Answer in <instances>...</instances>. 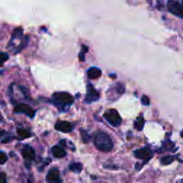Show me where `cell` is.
<instances>
[{"label": "cell", "instance_id": "obj_1", "mask_svg": "<svg viewBox=\"0 0 183 183\" xmlns=\"http://www.w3.org/2000/svg\"><path fill=\"white\" fill-rule=\"evenodd\" d=\"M95 145L96 148L102 152H110L113 148V143L110 136L105 132H99L95 137Z\"/></svg>", "mask_w": 183, "mask_h": 183}, {"label": "cell", "instance_id": "obj_2", "mask_svg": "<svg viewBox=\"0 0 183 183\" xmlns=\"http://www.w3.org/2000/svg\"><path fill=\"white\" fill-rule=\"evenodd\" d=\"M52 97L55 103L60 105H69L73 102V97L66 92H56Z\"/></svg>", "mask_w": 183, "mask_h": 183}, {"label": "cell", "instance_id": "obj_3", "mask_svg": "<svg viewBox=\"0 0 183 183\" xmlns=\"http://www.w3.org/2000/svg\"><path fill=\"white\" fill-rule=\"evenodd\" d=\"M104 117L107 122L114 127H117L122 123V118H121L120 114L114 109H111V110L107 111L104 114Z\"/></svg>", "mask_w": 183, "mask_h": 183}, {"label": "cell", "instance_id": "obj_4", "mask_svg": "<svg viewBox=\"0 0 183 183\" xmlns=\"http://www.w3.org/2000/svg\"><path fill=\"white\" fill-rule=\"evenodd\" d=\"M168 10L176 16L180 18H183V5L175 1V0H169L168 4Z\"/></svg>", "mask_w": 183, "mask_h": 183}, {"label": "cell", "instance_id": "obj_5", "mask_svg": "<svg viewBox=\"0 0 183 183\" xmlns=\"http://www.w3.org/2000/svg\"><path fill=\"white\" fill-rule=\"evenodd\" d=\"M134 156L138 159L145 160V163H147L148 160L152 157V153H151L150 148H144L135 150L134 151Z\"/></svg>", "mask_w": 183, "mask_h": 183}, {"label": "cell", "instance_id": "obj_6", "mask_svg": "<svg viewBox=\"0 0 183 183\" xmlns=\"http://www.w3.org/2000/svg\"><path fill=\"white\" fill-rule=\"evenodd\" d=\"M14 112L15 113H25L27 115H29L30 117H33L34 116V111L25 104H19L14 107Z\"/></svg>", "mask_w": 183, "mask_h": 183}, {"label": "cell", "instance_id": "obj_7", "mask_svg": "<svg viewBox=\"0 0 183 183\" xmlns=\"http://www.w3.org/2000/svg\"><path fill=\"white\" fill-rule=\"evenodd\" d=\"M99 98V94L96 91V89L92 86H88L87 87V95H86V102L87 103H91V102H95Z\"/></svg>", "mask_w": 183, "mask_h": 183}, {"label": "cell", "instance_id": "obj_8", "mask_svg": "<svg viewBox=\"0 0 183 183\" xmlns=\"http://www.w3.org/2000/svg\"><path fill=\"white\" fill-rule=\"evenodd\" d=\"M55 130L59 131H63V132H70L72 130V125L71 123L69 122H58L55 123Z\"/></svg>", "mask_w": 183, "mask_h": 183}, {"label": "cell", "instance_id": "obj_9", "mask_svg": "<svg viewBox=\"0 0 183 183\" xmlns=\"http://www.w3.org/2000/svg\"><path fill=\"white\" fill-rule=\"evenodd\" d=\"M22 155L24 159L28 161H32L35 158V151L30 147H25L22 150Z\"/></svg>", "mask_w": 183, "mask_h": 183}, {"label": "cell", "instance_id": "obj_10", "mask_svg": "<svg viewBox=\"0 0 183 183\" xmlns=\"http://www.w3.org/2000/svg\"><path fill=\"white\" fill-rule=\"evenodd\" d=\"M47 181L52 182V181H59V171L57 168H52L49 170L48 173L46 178Z\"/></svg>", "mask_w": 183, "mask_h": 183}, {"label": "cell", "instance_id": "obj_11", "mask_svg": "<svg viewBox=\"0 0 183 183\" xmlns=\"http://www.w3.org/2000/svg\"><path fill=\"white\" fill-rule=\"evenodd\" d=\"M87 76L88 78L91 79H96L99 78L101 75H102V71L99 68H96V67H92V68H89L87 70Z\"/></svg>", "mask_w": 183, "mask_h": 183}, {"label": "cell", "instance_id": "obj_12", "mask_svg": "<svg viewBox=\"0 0 183 183\" xmlns=\"http://www.w3.org/2000/svg\"><path fill=\"white\" fill-rule=\"evenodd\" d=\"M53 156L56 158H63L66 156V152L63 149V148L59 147V146H54L52 148Z\"/></svg>", "mask_w": 183, "mask_h": 183}, {"label": "cell", "instance_id": "obj_13", "mask_svg": "<svg viewBox=\"0 0 183 183\" xmlns=\"http://www.w3.org/2000/svg\"><path fill=\"white\" fill-rule=\"evenodd\" d=\"M144 123H145L144 118H143V116L141 115V116H140V117L136 120V122H134V127H135V129L138 130V131H142V130H143V127H144Z\"/></svg>", "mask_w": 183, "mask_h": 183}, {"label": "cell", "instance_id": "obj_14", "mask_svg": "<svg viewBox=\"0 0 183 183\" xmlns=\"http://www.w3.org/2000/svg\"><path fill=\"white\" fill-rule=\"evenodd\" d=\"M69 169L73 173H80L82 171V165L79 163H73L69 165Z\"/></svg>", "mask_w": 183, "mask_h": 183}, {"label": "cell", "instance_id": "obj_15", "mask_svg": "<svg viewBox=\"0 0 183 183\" xmlns=\"http://www.w3.org/2000/svg\"><path fill=\"white\" fill-rule=\"evenodd\" d=\"M17 133L18 135H19L21 138H22V139H27V138H30V133L27 131V130L22 129V128H18Z\"/></svg>", "mask_w": 183, "mask_h": 183}, {"label": "cell", "instance_id": "obj_16", "mask_svg": "<svg viewBox=\"0 0 183 183\" xmlns=\"http://www.w3.org/2000/svg\"><path fill=\"white\" fill-rule=\"evenodd\" d=\"M173 161H174V157H173V156H166V157H164L161 159V163L164 165H171Z\"/></svg>", "mask_w": 183, "mask_h": 183}, {"label": "cell", "instance_id": "obj_17", "mask_svg": "<svg viewBox=\"0 0 183 183\" xmlns=\"http://www.w3.org/2000/svg\"><path fill=\"white\" fill-rule=\"evenodd\" d=\"M22 29H21V28L15 29V30H14V32H13V38H14V39L20 38V37H22Z\"/></svg>", "mask_w": 183, "mask_h": 183}, {"label": "cell", "instance_id": "obj_18", "mask_svg": "<svg viewBox=\"0 0 183 183\" xmlns=\"http://www.w3.org/2000/svg\"><path fill=\"white\" fill-rule=\"evenodd\" d=\"M81 139H82V141L84 143H87L89 140H90V136L87 134L86 131H81Z\"/></svg>", "mask_w": 183, "mask_h": 183}, {"label": "cell", "instance_id": "obj_19", "mask_svg": "<svg viewBox=\"0 0 183 183\" xmlns=\"http://www.w3.org/2000/svg\"><path fill=\"white\" fill-rule=\"evenodd\" d=\"M7 161V156L4 152H0V165H4Z\"/></svg>", "mask_w": 183, "mask_h": 183}, {"label": "cell", "instance_id": "obj_20", "mask_svg": "<svg viewBox=\"0 0 183 183\" xmlns=\"http://www.w3.org/2000/svg\"><path fill=\"white\" fill-rule=\"evenodd\" d=\"M8 59V55L6 53H0V63H3Z\"/></svg>", "mask_w": 183, "mask_h": 183}, {"label": "cell", "instance_id": "obj_21", "mask_svg": "<svg viewBox=\"0 0 183 183\" xmlns=\"http://www.w3.org/2000/svg\"><path fill=\"white\" fill-rule=\"evenodd\" d=\"M141 102L144 105H148L150 104V100L147 96H143V97L141 98Z\"/></svg>", "mask_w": 183, "mask_h": 183}, {"label": "cell", "instance_id": "obj_22", "mask_svg": "<svg viewBox=\"0 0 183 183\" xmlns=\"http://www.w3.org/2000/svg\"><path fill=\"white\" fill-rule=\"evenodd\" d=\"M6 175L5 173H0V183H6Z\"/></svg>", "mask_w": 183, "mask_h": 183}, {"label": "cell", "instance_id": "obj_23", "mask_svg": "<svg viewBox=\"0 0 183 183\" xmlns=\"http://www.w3.org/2000/svg\"><path fill=\"white\" fill-rule=\"evenodd\" d=\"M85 53L83 52H80L79 53V61L80 62H84L85 61Z\"/></svg>", "mask_w": 183, "mask_h": 183}, {"label": "cell", "instance_id": "obj_24", "mask_svg": "<svg viewBox=\"0 0 183 183\" xmlns=\"http://www.w3.org/2000/svg\"><path fill=\"white\" fill-rule=\"evenodd\" d=\"M117 90H118V92L119 93H123L124 92V87L122 86V84H118V86H117Z\"/></svg>", "mask_w": 183, "mask_h": 183}, {"label": "cell", "instance_id": "obj_25", "mask_svg": "<svg viewBox=\"0 0 183 183\" xmlns=\"http://www.w3.org/2000/svg\"><path fill=\"white\" fill-rule=\"evenodd\" d=\"M88 51V48H87V46H82V52L87 53Z\"/></svg>", "mask_w": 183, "mask_h": 183}, {"label": "cell", "instance_id": "obj_26", "mask_svg": "<svg viewBox=\"0 0 183 183\" xmlns=\"http://www.w3.org/2000/svg\"><path fill=\"white\" fill-rule=\"evenodd\" d=\"M140 167H142V165H140L139 164H136V169H137V170H140Z\"/></svg>", "mask_w": 183, "mask_h": 183}, {"label": "cell", "instance_id": "obj_27", "mask_svg": "<svg viewBox=\"0 0 183 183\" xmlns=\"http://www.w3.org/2000/svg\"><path fill=\"white\" fill-rule=\"evenodd\" d=\"M4 133H5V131H0V138L4 135Z\"/></svg>", "mask_w": 183, "mask_h": 183}, {"label": "cell", "instance_id": "obj_28", "mask_svg": "<svg viewBox=\"0 0 183 183\" xmlns=\"http://www.w3.org/2000/svg\"><path fill=\"white\" fill-rule=\"evenodd\" d=\"M181 138H183V131L181 132Z\"/></svg>", "mask_w": 183, "mask_h": 183}]
</instances>
